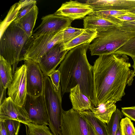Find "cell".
<instances>
[{
    "mask_svg": "<svg viewBox=\"0 0 135 135\" xmlns=\"http://www.w3.org/2000/svg\"><path fill=\"white\" fill-rule=\"evenodd\" d=\"M129 60L127 56L116 53L100 56L95 60L92 66L93 106L121 100L126 86L132 85L135 76Z\"/></svg>",
    "mask_w": 135,
    "mask_h": 135,
    "instance_id": "6da1fadb",
    "label": "cell"
},
{
    "mask_svg": "<svg viewBox=\"0 0 135 135\" xmlns=\"http://www.w3.org/2000/svg\"><path fill=\"white\" fill-rule=\"evenodd\" d=\"M41 24L33 32L32 35L58 33L71 26L72 21L68 18L51 14L43 17Z\"/></svg>",
    "mask_w": 135,
    "mask_h": 135,
    "instance_id": "8fae6325",
    "label": "cell"
},
{
    "mask_svg": "<svg viewBox=\"0 0 135 135\" xmlns=\"http://www.w3.org/2000/svg\"><path fill=\"white\" fill-rule=\"evenodd\" d=\"M130 12L132 13L135 14V10H133V11H131Z\"/></svg>",
    "mask_w": 135,
    "mask_h": 135,
    "instance_id": "60d3db41",
    "label": "cell"
},
{
    "mask_svg": "<svg viewBox=\"0 0 135 135\" xmlns=\"http://www.w3.org/2000/svg\"><path fill=\"white\" fill-rule=\"evenodd\" d=\"M134 38L135 26L124 22L120 26L97 32L89 48L91 56L113 54Z\"/></svg>",
    "mask_w": 135,
    "mask_h": 135,
    "instance_id": "3957f363",
    "label": "cell"
},
{
    "mask_svg": "<svg viewBox=\"0 0 135 135\" xmlns=\"http://www.w3.org/2000/svg\"><path fill=\"white\" fill-rule=\"evenodd\" d=\"M60 74L59 71L57 70H55L48 75L50 78L54 89L56 92L58 91L60 86Z\"/></svg>",
    "mask_w": 135,
    "mask_h": 135,
    "instance_id": "f546056e",
    "label": "cell"
},
{
    "mask_svg": "<svg viewBox=\"0 0 135 135\" xmlns=\"http://www.w3.org/2000/svg\"><path fill=\"white\" fill-rule=\"evenodd\" d=\"M79 112L93 126L97 135H110L106 124L96 118L91 110H88Z\"/></svg>",
    "mask_w": 135,
    "mask_h": 135,
    "instance_id": "44dd1931",
    "label": "cell"
},
{
    "mask_svg": "<svg viewBox=\"0 0 135 135\" xmlns=\"http://www.w3.org/2000/svg\"><path fill=\"white\" fill-rule=\"evenodd\" d=\"M90 44H83L70 50L61 63L57 70L61 74L62 97L78 85L81 92L91 102L93 94V68L86 55Z\"/></svg>",
    "mask_w": 135,
    "mask_h": 135,
    "instance_id": "7a4b0ae2",
    "label": "cell"
},
{
    "mask_svg": "<svg viewBox=\"0 0 135 135\" xmlns=\"http://www.w3.org/2000/svg\"><path fill=\"white\" fill-rule=\"evenodd\" d=\"M93 11L92 8L86 3L71 0L63 3L54 14L68 18L73 21L84 18L86 15L91 14Z\"/></svg>",
    "mask_w": 135,
    "mask_h": 135,
    "instance_id": "7c38bea8",
    "label": "cell"
},
{
    "mask_svg": "<svg viewBox=\"0 0 135 135\" xmlns=\"http://www.w3.org/2000/svg\"><path fill=\"white\" fill-rule=\"evenodd\" d=\"M126 22H127V23H128L131 25H133L135 26V20L132 21H131Z\"/></svg>",
    "mask_w": 135,
    "mask_h": 135,
    "instance_id": "ab89813d",
    "label": "cell"
},
{
    "mask_svg": "<svg viewBox=\"0 0 135 135\" xmlns=\"http://www.w3.org/2000/svg\"><path fill=\"white\" fill-rule=\"evenodd\" d=\"M84 29L74 28L71 26L65 29L63 31V39L61 42V46L71 41L83 31Z\"/></svg>",
    "mask_w": 135,
    "mask_h": 135,
    "instance_id": "d4e9b609",
    "label": "cell"
},
{
    "mask_svg": "<svg viewBox=\"0 0 135 135\" xmlns=\"http://www.w3.org/2000/svg\"><path fill=\"white\" fill-rule=\"evenodd\" d=\"M23 107L28 114L29 122L49 125V116L43 94L37 97L27 94Z\"/></svg>",
    "mask_w": 135,
    "mask_h": 135,
    "instance_id": "ba28073f",
    "label": "cell"
},
{
    "mask_svg": "<svg viewBox=\"0 0 135 135\" xmlns=\"http://www.w3.org/2000/svg\"><path fill=\"white\" fill-rule=\"evenodd\" d=\"M116 109L115 104H102L97 107L92 105L90 110L96 118L107 124Z\"/></svg>",
    "mask_w": 135,
    "mask_h": 135,
    "instance_id": "ffe728a7",
    "label": "cell"
},
{
    "mask_svg": "<svg viewBox=\"0 0 135 135\" xmlns=\"http://www.w3.org/2000/svg\"><path fill=\"white\" fill-rule=\"evenodd\" d=\"M121 112L123 115L135 122V106L122 108Z\"/></svg>",
    "mask_w": 135,
    "mask_h": 135,
    "instance_id": "1f68e13d",
    "label": "cell"
},
{
    "mask_svg": "<svg viewBox=\"0 0 135 135\" xmlns=\"http://www.w3.org/2000/svg\"><path fill=\"white\" fill-rule=\"evenodd\" d=\"M96 132L94 128L90 124L89 135H96Z\"/></svg>",
    "mask_w": 135,
    "mask_h": 135,
    "instance_id": "8d00e7d4",
    "label": "cell"
},
{
    "mask_svg": "<svg viewBox=\"0 0 135 135\" xmlns=\"http://www.w3.org/2000/svg\"><path fill=\"white\" fill-rule=\"evenodd\" d=\"M64 30L57 33L32 35L24 46V60H31L38 63L42 57L53 46L62 42Z\"/></svg>",
    "mask_w": 135,
    "mask_h": 135,
    "instance_id": "8992f818",
    "label": "cell"
},
{
    "mask_svg": "<svg viewBox=\"0 0 135 135\" xmlns=\"http://www.w3.org/2000/svg\"><path fill=\"white\" fill-rule=\"evenodd\" d=\"M114 53L125 55L134 59L135 57V38L129 41Z\"/></svg>",
    "mask_w": 135,
    "mask_h": 135,
    "instance_id": "484cf974",
    "label": "cell"
},
{
    "mask_svg": "<svg viewBox=\"0 0 135 135\" xmlns=\"http://www.w3.org/2000/svg\"><path fill=\"white\" fill-rule=\"evenodd\" d=\"M43 93L49 116L50 128L53 135H59L64 110L62 106L61 87L56 91L51 79L44 76Z\"/></svg>",
    "mask_w": 135,
    "mask_h": 135,
    "instance_id": "5b68a950",
    "label": "cell"
},
{
    "mask_svg": "<svg viewBox=\"0 0 135 135\" xmlns=\"http://www.w3.org/2000/svg\"><path fill=\"white\" fill-rule=\"evenodd\" d=\"M0 105H1L7 98L6 97V89L2 84L0 83Z\"/></svg>",
    "mask_w": 135,
    "mask_h": 135,
    "instance_id": "836d02e7",
    "label": "cell"
},
{
    "mask_svg": "<svg viewBox=\"0 0 135 135\" xmlns=\"http://www.w3.org/2000/svg\"><path fill=\"white\" fill-rule=\"evenodd\" d=\"M134 135H135V134H134Z\"/></svg>",
    "mask_w": 135,
    "mask_h": 135,
    "instance_id": "7bdbcfd3",
    "label": "cell"
},
{
    "mask_svg": "<svg viewBox=\"0 0 135 135\" xmlns=\"http://www.w3.org/2000/svg\"><path fill=\"white\" fill-rule=\"evenodd\" d=\"M97 32L91 29H84L83 32L69 43L61 46V50L69 51L80 45L90 44L96 37Z\"/></svg>",
    "mask_w": 135,
    "mask_h": 135,
    "instance_id": "d6986e66",
    "label": "cell"
},
{
    "mask_svg": "<svg viewBox=\"0 0 135 135\" xmlns=\"http://www.w3.org/2000/svg\"><path fill=\"white\" fill-rule=\"evenodd\" d=\"M7 89L8 97L15 103L23 106L27 94L26 67L24 64L16 68L12 81Z\"/></svg>",
    "mask_w": 135,
    "mask_h": 135,
    "instance_id": "30bf717a",
    "label": "cell"
},
{
    "mask_svg": "<svg viewBox=\"0 0 135 135\" xmlns=\"http://www.w3.org/2000/svg\"><path fill=\"white\" fill-rule=\"evenodd\" d=\"M129 12L126 11L109 10L94 11L91 14L100 16H108L115 17L125 15Z\"/></svg>",
    "mask_w": 135,
    "mask_h": 135,
    "instance_id": "f1b7e54d",
    "label": "cell"
},
{
    "mask_svg": "<svg viewBox=\"0 0 135 135\" xmlns=\"http://www.w3.org/2000/svg\"><path fill=\"white\" fill-rule=\"evenodd\" d=\"M8 119L17 120L23 124L29 122L28 114L23 106L7 98L0 105V121Z\"/></svg>",
    "mask_w": 135,
    "mask_h": 135,
    "instance_id": "5bb4252c",
    "label": "cell"
},
{
    "mask_svg": "<svg viewBox=\"0 0 135 135\" xmlns=\"http://www.w3.org/2000/svg\"><path fill=\"white\" fill-rule=\"evenodd\" d=\"M9 135H18L21 122L19 121L8 119L4 121Z\"/></svg>",
    "mask_w": 135,
    "mask_h": 135,
    "instance_id": "83f0119b",
    "label": "cell"
},
{
    "mask_svg": "<svg viewBox=\"0 0 135 135\" xmlns=\"http://www.w3.org/2000/svg\"><path fill=\"white\" fill-rule=\"evenodd\" d=\"M26 67L27 94L34 97L43 94L44 76L38 63L31 60H24Z\"/></svg>",
    "mask_w": 135,
    "mask_h": 135,
    "instance_id": "9c48e42d",
    "label": "cell"
},
{
    "mask_svg": "<svg viewBox=\"0 0 135 135\" xmlns=\"http://www.w3.org/2000/svg\"><path fill=\"white\" fill-rule=\"evenodd\" d=\"M90 126L79 112L64 110L59 135H89Z\"/></svg>",
    "mask_w": 135,
    "mask_h": 135,
    "instance_id": "52a82bcc",
    "label": "cell"
},
{
    "mask_svg": "<svg viewBox=\"0 0 135 135\" xmlns=\"http://www.w3.org/2000/svg\"><path fill=\"white\" fill-rule=\"evenodd\" d=\"M36 4V3H33L20 8L12 21L14 22H15L19 20L29 12L33 7Z\"/></svg>",
    "mask_w": 135,
    "mask_h": 135,
    "instance_id": "4dcf8cb0",
    "label": "cell"
},
{
    "mask_svg": "<svg viewBox=\"0 0 135 135\" xmlns=\"http://www.w3.org/2000/svg\"><path fill=\"white\" fill-rule=\"evenodd\" d=\"M115 17L123 22H129L135 20V14L129 12L126 14Z\"/></svg>",
    "mask_w": 135,
    "mask_h": 135,
    "instance_id": "d6a6232c",
    "label": "cell"
},
{
    "mask_svg": "<svg viewBox=\"0 0 135 135\" xmlns=\"http://www.w3.org/2000/svg\"><path fill=\"white\" fill-rule=\"evenodd\" d=\"M27 127L28 135H53L46 125H38L30 122L24 124Z\"/></svg>",
    "mask_w": 135,
    "mask_h": 135,
    "instance_id": "cb8c5ba5",
    "label": "cell"
},
{
    "mask_svg": "<svg viewBox=\"0 0 135 135\" xmlns=\"http://www.w3.org/2000/svg\"><path fill=\"white\" fill-rule=\"evenodd\" d=\"M96 135H97V133H96Z\"/></svg>",
    "mask_w": 135,
    "mask_h": 135,
    "instance_id": "b9f144b4",
    "label": "cell"
},
{
    "mask_svg": "<svg viewBox=\"0 0 135 135\" xmlns=\"http://www.w3.org/2000/svg\"><path fill=\"white\" fill-rule=\"evenodd\" d=\"M69 98L75 110L80 112L90 110L92 104L90 99L81 91L78 85L71 89Z\"/></svg>",
    "mask_w": 135,
    "mask_h": 135,
    "instance_id": "2e32d148",
    "label": "cell"
},
{
    "mask_svg": "<svg viewBox=\"0 0 135 135\" xmlns=\"http://www.w3.org/2000/svg\"><path fill=\"white\" fill-rule=\"evenodd\" d=\"M123 22L114 17L100 16L90 14L83 19L84 29L101 31L120 26Z\"/></svg>",
    "mask_w": 135,
    "mask_h": 135,
    "instance_id": "9a60e30c",
    "label": "cell"
},
{
    "mask_svg": "<svg viewBox=\"0 0 135 135\" xmlns=\"http://www.w3.org/2000/svg\"><path fill=\"white\" fill-rule=\"evenodd\" d=\"M29 38L13 21L1 35L0 55L12 66L13 74L18 62L24 60L23 50Z\"/></svg>",
    "mask_w": 135,
    "mask_h": 135,
    "instance_id": "277c9868",
    "label": "cell"
},
{
    "mask_svg": "<svg viewBox=\"0 0 135 135\" xmlns=\"http://www.w3.org/2000/svg\"><path fill=\"white\" fill-rule=\"evenodd\" d=\"M97 6L100 11L112 10L130 12L135 10V0H99Z\"/></svg>",
    "mask_w": 135,
    "mask_h": 135,
    "instance_id": "e0dca14e",
    "label": "cell"
},
{
    "mask_svg": "<svg viewBox=\"0 0 135 135\" xmlns=\"http://www.w3.org/2000/svg\"><path fill=\"white\" fill-rule=\"evenodd\" d=\"M123 115L121 111L118 109H117L113 114L107 125L108 131L110 135H115L120 120L122 119Z\"/></svg>",
    "mask_w": 135,
    "mask_h": 135,
    "instance_id": "603a6c76",
    "label": "cell"
},
{
    "mask_svg": "<svg viewBox=\"0 0 135 135\" xmlns=\"http://www.w3.org/2000/svg\"><path fill=\"white\" fill-rule=\"evenodd\" d=\"M11 66L10 64L0 55V83L6 89L13 80V74Z\"/></svg>",
    "mask_w": 135,
    "mask_h": 135,
    "instance_id": "7402d4cb",
    "label": "cell"
},
{
    "mask_svg": "<svg viewBox=\"0 0 135 135\" xmlns=\"http://www.w3.org/2000/svg\"><path fill=\"white\" fill-rule=\"evenodd\" d=\"M38 13V8L36 4L29 12L17 21L14 22L17 26L26 33L29 38L33 34V28Z\"/></svg>",
    "mask_w": 135,
    "mask_h": 135,
    "instance_id": "ac0fdd59",
    "label": "cell"
},
{
    "mask_svg": "<svg viewBox=\"0 0 135 135\" xmlns=\"http://www.w3.org/2000/svg\"><path fill=\"white\" fill-rule=\"evenodd\" d=\"M61 42L53 46L44 55L38 63L44 76H48L56 70L69 51H61Z\"/></svg>",
    "mask_w": 135,
    "mask_h": 135,
    "instance_id": "4fadbf2b",
    "label": "cell"
},
{
    "mask_svg": "<svg viewBox=\"0 0 135 135\" xmlns=\"http://www.w3.org/2000/svg\"><path fill=\"white\" fill-rule=\"evenodd\" d=\"M115 135H122L119 124L116 132Z\"/></svg>",
    "mask_w": 135,
    "mask_h": 135,
    "instance_id": "74e56055",
    "label": "cell"
},
{
    "mask_svg": "<svg viewBox=\"0 0 135 135\" xmlns=\"http://www.w3.org/2000/svg\"><path fill=\"white\" fill-rule=\"evenodd\" d=\"M0 135H9L4 121H0Z\"/></svg>",
    "mask_w": 135,
    "mask_h": 135,
    "instance_id": "d590c367",
    "label": "cell"
},
{
    "mask_svg": "<svg viewBox=\"0 0 135 135\" xmlns=\"http://www.w3.org/2000/svg\"><path fill=\"white\" fill-rule=\"evenodd\" d=\"M132 59L133 60V64L132 66L133 68V70L135 73V57Z\"/></svg>",
    "mask_w": 135,
    "mask_h": 135,
    "instance_id": "f35d334b",
    "label": "cell"
},
{
    "mask_svg": "<svg viewBox=\"0 0 135 135\" xmlns=\"http://www.w3.org/2000/svg\"><path fill=\"white\" fill-rule=\"evenodd\" d=\"M119 124L122 135L135 134V128L131 120L126 117L121 119Z\"/></svg>",
    "mask_w": 135,
    "mask_h": 135,
    "instance_id": "4316f807",
    "label": "cell"
},
{
    "mask_svg": "<svg viewBox=\"0 0 135 135\" xmlns=\"http://www.w3.org/2000/svg\"><path fill=\"white\" fill-rule=\"evenodd\" d=\"M18 3L21 8L32 4L36 3V1L35 0H22L19 1Z\"/></svg>",
    "mask_w": 135,
    "mask_h": 135,
    "instance_id": "e575fe53",
    "label": "cell"
}]
</instances>
